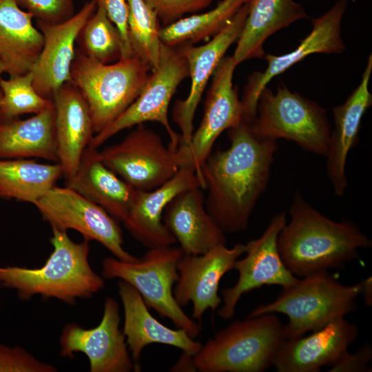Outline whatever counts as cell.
Masks as SVG:
<instances>
[{"mask_svg":"<svg viewBox=\"0 0 372 372\" xmlns=\"http://www.w3.org/2000/svg\"><path fill=\"white\" fill-rule=\"evenodd\" d=\"M229 147L211 152L201 174L208 213L225 234L245 231L256 203L265 192L277 140L256 136L242 121L228 130Z\"/></svg>","mask_w":372,"mask_h":372,"instance_id":"6da1fadb","label":"cell"},{"mask_svg":"<svg viewBox=\"0 0 372 372\" xmlns=\"http://www.w3.org/2000/svg\"><path fill=\"white\" fill-rule=\"evenodd\" d=\"M291 220L280 231L278 249L285 267L294 275L340 268L372 242L352 221H334L313 208L297 192L289 209Z\"/></svg>","mask_w":372,"mask_h":372,"instance_id":"7a4b0ae2","label":"cell"},{"mask_svg":"<svg viewBox=\"0 0 372 372\" xmlns=\"http://www.w3.org/2000/svg\"><path fill=\"white\" fill-rule=\"evenodd\" d=\"M53 251L39 268L0 266V285L14 289L26 300L35 295L75 304L78 298H90L105 286L103 278L92 269L89 240L74 242L67 231L52 227Z\"/></svg>","mask_w":372,"mask_h":372,"instance_id":"3957f363","label":"cell"},{"mask_svg":"<svg viewBox=\"0 0 372 372\" xmlns=\"http://www.w3.org/2000/svg\"><path fill=\"white\" fill-rule=\"evenodd\" d=\"M286 339L276 313L247 317L218 331L193 360L200 372H262L272 365Z\"/></svg>","mask_w":372,"mask_h":372,"instance_id":"277c9868","label":"cell"},{"mask_svg":"<svg viewBox=\"0 0 372 372\" xmlns=\"http://www.w3.org/2000/svg\"><path fill=\"white\" fill-rule=\"evenodd\" d=\"M360 293V282L345 285L327 271H318L283 289L274 301L258 305L247 317L269 313L284 314L289 320L285 324L286 338L292 339L353 311Z\"/></svg>","mask_w":372,"mask_h":372,"instance_id":"5b68a950","label":"cell"},{"mask_svg":"<svg viewBox=\"0 0 372 372\" xmlns=\"http://www.w3.org/2000/svg\"><path fill=\"white\" fill-rule=\"evenodd\" d=\"M151 70L136 56L104 64L76 48L71 77L87 103L94 133L104 130L136 100Z\"/></svg>","mask_w":372,"mask_h":372,"instance_id":"8992f818","label":"cell"},{"mask_svg":"<svg viewBox=\"0 0 372 372\" xmlns=\"http://www.w3.org/2000/svg\"><path fill=\"white\" fill-rule=\"evenodd\" d=\"M249 125L259 138H285L313 154H327L331 126L326 109L284 85L275 93L267 86L262 90Z\"/></svg>","mask_w":372,"mask_h":372,"instance_id":"52a82bcc","label":"cell"},{"mask_svg":"<svg viewBox=\"0 0 372 372\" xmlns=\"http://www.w3.org/2000/svg\"><path fill=\"white\" fill-rule=\"evenodd\" d=\"M183 255L180 247L150 248L135 262L107 257L102 262V276L119 278L132 285L148 308L169 318L177 329H184L192 338L201 330L200 323L189 318L176 302L173 285L178 279V263Z\"/></svg>","mask_w":372,"mask_h":372,"instance_id":"ba28073f","label":"cell"},{"mask_svg":"<svg viewBox=\"0 0 372 372\" xmlns=\"http://www.w3.org/2000/svg\"><path fill=\"white\" fill-rule=\"evenodd\" d=\"M189 76L186 59L176 46L161 43L159 61L136 100L111 124L93 136L88 146L97 148L123 130L147 121L161 124L170 138L168 147L177 150L180 134L168 119V107L179 84Z\"/></svg>","mask_w":372,"mask_h":372,"instance_id":"9c48e42d","label":"cell"},{"mask_svg":"<svg viewBox=\"0 0 372 372\" xmlns=\"http://www.w3.org/2000/svg\"><path fill=\"white\" fill-rule=\"evenodd\" d=\"M236 64L232 56H224L216 68L207 94L202 121L189 145H179L175 152L180 167L195 170L202 187L201 169L218 137L244 121V109L233 85Z\"/></svg>","mask_w":372,"mask_h":372,"instance_id":"30bf717a","label":"cell"},{"mask_svg":"<svg viewBox=\"0 0 372 372\" xmlns=\"http://www.w3.org/2000/svg\"><path fill=\"white\" fill-rule=\"evenodd\" d=\"M34 205L51 227L76 230L84 239L101 244L118 260H138L124 249L122 231L116 220L103 207L69 187L54 186Z\"/></svg>","mask_w":372,"mask_h":372,"instance_id":"8fae6325","label":"cell"},{"mask_svg":"<svg viewBox=\"0 0 372 372\" xmlns=\"http://www.w3.org/2000/svg\"><path fill=\"white\" fill-rule=\"evenodd\" d=\"M99 156L110 169L136 190L156 189L179 169L175 152L143 124L119 143L99 152Z\"/></svg>","mask_w":372,"mask_h":372,"instance_id":"7c38bea8","label":"cell"},{"mask_svg":"<svg viewBox=\"0 0 372 372\" xmlns=\"http://www.w3.org/2000/svg\"><path fill=\"white\" fill-rule=\"evenodd\" d=\"M286 223L284 211L273 216L262 236L245 245V257L237 259L234 264L239 274L238 281L222 291L223 304L218 311L222 319L232 318L243 294L264 285L285 289L298 280L285 267L278 249V237Z\"/></svg>","mask_w":372,"mask_h":372,"instance_id":"4fadbf2b","label":"cell"},{"mask_svg":"<svg viewBox=\"0 0 372 372\" xmlns=\"http://www.w3.org/2000/svg\"><path fill=\"white\" fill-rule=\"evenodd\" d=\"M348 3V0H338L327 12L312 19L311 32L292 52L280 56L265 54L266 70L251 74L244 88L241 101L245 122L250 123L254 119L260 94L273 78L310 54H340L346 50L341 37V23Z\"/></svg>","mask_w":372,"mask_h":372,"instance_id":"5bb4252c","label":"cell"},{"mask_svg":"<svg viewBox=\"0 0 372 372\" xmlns=\"http://www.w3.org/2000/svg\"><path fill=\"white\" fill-rule=\"evenodd\" d=\"M119 305L112 298L104 302L100 323L83 329L74 323L64 327L59 338L60 354L70 359L76 353L88 358L91 372H129L134 370L125 336L119 329Z\"/></svg>","mask_w":372,"mask_h":372,"instance_id":"9a60e30c","label":"cell"},{"mask_svg":"<svg viewBox=\"0 0 372 372\" xmlns=\"http://www.w3.org/2000/svg\"><path fill=\"white\" fill-rule=\"evenodd\" d=\"M247 13L248 1L240 7L228 24L206 43L200 46L191 44L176 46L187 61L191 78L187 98L177 100L172 112L173 121L181 132L179 145H189L194 133L195 112L207 82L227 50L238 39Z\"/></svg>","mask_w":372,"mask_h":372,"instance_id":"2e32d148","label":"cell"},{"mask_svg":"<svg viewBox=\"0 0 372 372\" xmlns=\"http://www.w3.org/2000/svg\"><path fill=\"white\" fill-rule=\"evenodd\" d=\"M245 251V245L238 243L232 248L220 245L200 255L183 254L178 263V279L173 294L181 307L192 302L194 320L200 322L206 310L214 312L221 304L220 281L234 269L235 262Z\"/></svg>","mask_w":372,"mask_h":372,"instance_id":"e0dca14e","label":"cell"},{"mask_svg":"<svg viewBox=\"0 0 372 372\" xmlns=\"http://www.w3.org/2000/svg\"><path fill=\"white\" fill-rule=\"evenodd\" d=\"M94 0L84 3L68 20L55 25L37 21L44 37L43 48L31 69L33 86L42 97L52 100L59 89L72 81L71 66L75 54L77 35L94 13Z\"/></svg>","mask_w":372,"mask_h":372,"instance_id":"ac0fdd59","label":"cell"},{"mask_svg":"<svg viewBox=\"0 0 372 372\" xmlns=\"http://www.w3.org/2000/svg\"><path fill=\"white\" fill-rule=\"evenodd\" d=\"M195 187H202L195 170L180 167L172 178L158 187L149 191L136 190L122 223L136 240L149 249L171 246L176 240L162 223V214L174 196Z\"/></svg>","mask_w":372,"mask_h":372,"instance_id":"d6986e66","label":"cell"},{"mask_svg":"<svg viewBox=\"0 0 372 372\" xmlns=\"http://www.w3.org/2000/svg\"><path fill=\"white\" fill-rule=\"evenodd\" d=\"M358 327L337 319L307 337L286 339L272 365L279 372H317L333 364L358 336Z\"/></svg>","mask_w":372,"mask_h":372,"instance_id":"ffe728a7","label":"cell"},{"mask_svg":"<svg viewBox=\"0 0 372 372\" xmlns=\"http://www.w3.org/2000/svg\"><path fill=\"white\" fill-rule=\"evenodd\" d=\"M52 100L59 163L68 181L93 137V124L87 103L72 81L64 83Z\"/></svg>","mask_w":372,"mask_h":372,"instance_id":"44dd1931","label":"cell"},{"mask_svg":"<svg viewBox=\"0 0 372 372\" xmlns=\"http://www.w3.org/2000/svg\"><path fill=\"white\" fill-rule=\"evenodd\" d=\"M372 56L368 57L361 81L342 104L333 108L334 125L331 130L327 158V174L335 194L342 196L348 185L346 164L349 151L358 141L362 119L372 104L369 82Z\"/></svg>","mask_w":372,"mask_h":372,"instance_id":"7402d4cb","label":"cell"},{"mask_svg":"<svg viewBox=\"0 0 372 372\" xmlns=\"http://www.w3.org/2000/svg\"><path fill=\"white\" fill-rule=\"evenodd\" d=\"M118 287L124 311L123 333L131 351L134 371H141V353L150 344L177 347L192 356L199 351L200 342L194 340L184 329H172L153 317L141 294L132 285L121 280Z\"/></svg>","mask_w":372,"mask_h":372,"instance_id":"603a6c76","label":"cell"},{"mask_svg":"<svg viewBox=\"0 0 372 372\" xmlns=\"http://www.w3.org/2000/svg\"><path fill=\"white\" fill-rule=\"evenodd\" d=\"M164 224L185 254L200 255L226 245L225 233L208 213L200 187L174 196L164 211Z\"/></svg>","mask_w":372,"mask_h":372,"instance_id":"cb8c5ba5","label":"cell"},{"mask_svg":"<svg viewBox=\"0 0 372 372\" xmlns=\"http://www.w3.org/2000/svg\"><path fill=\"white\" fill-rule=\"evenodd\" d=\"M67 186L99 205L123 222L132 206L136 189L122 180L101 161L97 148L87 146Z\"/></svg>","mask_w":372,"mask_h":372,"instance_id":"d4e9b609","label":"cell"},{"mask_svg":"<svg viewBox=\"0 0 372 372\" xmlns=\"http://www.w3.org/2000/svg\"><path fill=\"white\" fill-rule=\"evenodd\" d=\"M33 19L14 0H0V59L10 77L31 71L43 48L44 37Z\"/></svg>","mask_w":372,"mask_h":372,"instance_id":"484cf974","label":"cell"},{"mask_svg":"<svg viewBox=\"0 0 372 372\" xmlns=\"http://www.w3.org/2000/svg\"><path fill=\"white\" fill-rule=\"evenodd\" d=\"M307 18L304 7L293 0H248L247 16L232 55L236 64L263 58V44L267 38Z\"/></svg>","mask_w":372,"mask_h":372,"instance_id":"4316f807","label":"cell"},{"mask_svg":"<svg viewBox=\"0 0 372 372\" xmlns=\"http://www.w3.org/2000/svg\"><path fill=\"white\" fill-rule=\"evenodd\" d=\"M30 158L59 163L53 104L26 119H0V159Z\"/></svg>","mask_w":372,"mask_h":372,"instance_id":"83f0119b","label":"cell"},{"mask_svg":"<svg viewBox=\"0 0 372 372\" xmlns=\"http://www.w3.org/2000/svg\"><path fill=\"white\" fill-rule=\"evenodd\" d=\"M62 167L28 158L0 159V198L34 204L55 186Z\"/></svg>","mask_w":372,"mask_h":372,"instance_id":"f1b7e54d","label":"cell"},{"mask_svg":"<svg viewBox=\"0 0 372 372\" xmlns=\"http://www.w3.org/2000/svg\"><path fill=\"white\" fill-rule=\"evenodd\" d=\"M248 0H221L216 6L201 14L182 18L162 26L159 38L162 43L177 46L194 45L218 34Z\"/></svg>","mask_w":372,"mask_h":372,"instance_id":"f546056e","label":"cell"},{"mask_svg":"<svg viewBox=\"0 0 372 372\" xmlns=\"http://www.w3.org/2000/svg\"><path fill=\"white\" fill-rule=\"evenodd\" d=\"M76 43L81 53L104 64L113 63L122 57L120 32L101 7H97L82 27Z\"/></svg>","mask_w":372,"mask_h":372,"instance_id":"4dcf8cb0","label":"cell"},{"mask_svg":"<svg viewBox=\"0 0 372 372\" xmlns=\"http://www.w3.org/2000/svg\"><path fill=\"white\" fill-rule=\"evenodd\" d=\"M127 3L128 39L133 54L152 70L158 65L162 43L160 21L144 0H127Z\"/></svg>","mask_w":372,"mask_h":372,"instance_id":"1f68e13d","label":"cell"},{"mask_svg":"<svg viewBox=\"0 0 372 372\" xmlns=\"http://www.w3.org/2000/svg\"><path fill=\"white\" fill-rule=\"evenodd\" d=\"M1 99L0 119L6 120L19 116L38 114L52 105V100L40 96L33 86V76L29 72L8 79H0Z\"/></svg>","mask_w":372,"mask_h":372,"instance_id":"d6a6232c","label":"cell"},{"mask_svg":"<svg viewBox=\"0 0 372 372\" xmlns=\"http://www.w3.org/2000/svg\"><path fill=\"white\" fill-rule=\"evenodd\" d=\"M36 21L50 25L63 23L75 14L74 0H14Z\"/></svg>","mask_w":372,"mask_h":372,"instance_id":"836d02e7","label":"cell"},{"mask_svg":"<svg viewBox=\"0 0 372 372\" xmlns=\"http://www.w3.org/2000/svg\"><path fill=\"white\" fill-rule=\"evenodd\" d=\"M52 364L41 362L21 347L0 344V372H55Z\"/></svg>","mask_w":372,"mask_h":372,"instance_id":"e575fe53","label":"cell"},{"mask_svg":"<svg viewBox=\"0 0 372 372\" xmlns=\"http://www.w3.org/2000/svg\"><path fill=\"white\" fill-rule=\"evenodd\" d=\"M156 12L163 26L168 25L187 14H195L208 7L214 0H144Z\"/></svg>","mask_w":372,"mask_h":372,"instance_id":"d590c367","label":"cell"},{"mask_svg":"<svg viewBox=\"0 0 372 372\" xmlns=\"http://www.w3.org/2000/svg\"><path fill=\"white\" fill-rule=\"evenodd\" d=\"M97 7L105 10L108 18L118 28L123 41L122 57L134 56L127 32L128 7L127 0H94Z\"/></svg>","mask_w":372,"mask_h":372,"instance_id":"8d00e7d4","label":"cell"},{"mask_svg":"<svg viewBox=\"0 0 372 372\" xmlns=\"http://www.w3.org/2000/svg\"><path fill=\"white\" fill-rule=\"evenodd\" d=\"M372 359V347L369 342L355 353L344 351L339 359L331 366V372L369 371L368 364Z\"/></svg>","mask_w":372,"mask_h":372,"instance_id":"74e56055","label":"cell"},{"mask_svg":"<svg viewBox=\"0 0 372 372\" xmlns=\"http://www.w3.org/2000/svg\"><path fill=\"white\" fill-rule=\"evenodd\" d=\"M172 371H196L197 370L194 363L193 356L183 351L179 360L172 368Z\"/></svg>","mask_w":372,"mask_h":372,"instance_id":"f35d334b","label":"cell"},{"mask_svg":"<svg viewBox=\"0 0 372 372\" xmlns=\"http://www.w3.org/2000/svg\"><path fill=\"white\" fill-rule=\"evenodd\" d=\"M366 306L370 307L372 304V280L371 277L362 280L360 282V293Z\"/></svg>","mask_w":372,"mask_h":372,"instance_id":"ab89813d","label":"cell"},{"mask_svg":"<svg viewBox=\"0 0 372 372\" xmlns=\"http://www.w3.org/2000/svg\"><path fill=\"white\" fill-rule=\"evenodd\" d=\"M6 72H5V66L3 65V63L2 62L1 59H0V79H1V76L3 73Z\"/></svg>","mask_w":372,"mask_h":372,"instance_id":"60d3db41","label":"cell"},{"mask_svg":"<svg viewBox=\"0 0 372 372\" xmlns=\"http://www.w3.org/2000/svg\"><path fill=\"white\" fill-rule=\"evenodd\" d=\"M1 95H2V93H1V91L0 90V103H1Z\"/></svg>","mask_w":372,"mask_h":372,"instance_id":"b9f144b4","label":"cell"}]
</instances>
